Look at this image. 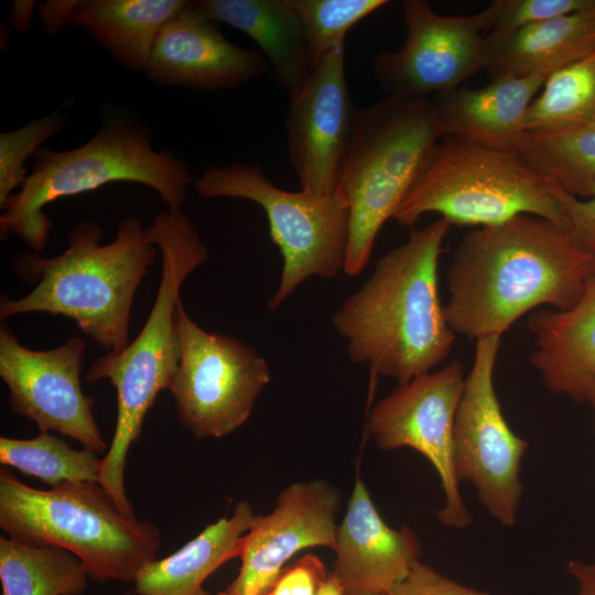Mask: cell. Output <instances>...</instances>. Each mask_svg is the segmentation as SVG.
<instances>
[{
  "mask_svg": "<svg viewBox=\"0 0 595 595\" xmlns=\"http://www.w3.org/2000/svg\"><path fill=\"white\" fill-rule=\"evenodd\" d=\"M188 0H76L68 25L84 29L123 67L144 72L156 36Z\"/></svg>",
  "mask_w": 595,
  "mask_h": 595,
  "instance_id": "obj_24",
  "label": "cell"
},
{
  "mask_svg": "<svg viewBox=\"0 0 595 595\" xmlns=\"http://www.w3.org/2000/svg\"><path fill=\"white\" fill-rule=\"evenodd\" d=\"M387 3L386 0H293L312 66L345 44L346 33L353 25Z\"/></svg>",
  "mask_w": 595,
  "mask_h": 595,
  "instance_id": "obj_29",
  "label": "cell"
},
{
  "mask_svg": "<svg viewBox=\"0 0 595 595\" xmlns=\"http://www.w3.org/2000/svg\"><path fill=\"white\" fill-rule=\"evenodd\" d=\"M345 44L325 55L292 93L285 117L288 152L301 190L336 192L358 108L345 78Z\"/></svg>",
  "mask_w": 595,
  "mask_h": 595,
  "instance_id": "obj_15",
  "label": "cell"
},
{
  "mask_svg": "<svg viewBox=\"0 0 595 595\" xmlns=\"http://www.w3.org/2000/svg\"><path fill=\"white\" fill-rule=\"evenodd\" d=\"M595 272V255L543 217L519 215L466 234L446 270L444 314L454 334L501 336L541 305L569 310Z\"/></svg>",
  "mask_w": 595,
  "mask_h": 595,
  "instance_id": "obj_1",
  "label": "cell"
},
{
  "mask_svg": "<svg viewBox=\"0 0 595 595\" xmlns=\"http://www.w3.org/2000/svg\"><path fill=\"white\" fill-rule=\"evenodd\" d=\"M202 198L249 199L264 210L270 236L283 267L279 285L268 302L278 309L309 278L334 279L344 271L349 209L336 194L313 195L275 186L258 164L209 166L194 180Z\"/></svg>",
  "mask_w": 595,
  "mask_h": 595,
  "instance_id": "obj_9",
  "label": "cell"
},
{
  "mask_svg": "<svg viewBox=\"0 0 595 595\" xmlns=\"http://www.w3.org/2000/svg\"><path fill=\"white\" fill-rule=\"evenodd\" d=\"M549 76L534 74L490 80L484 87H457L430 98L443 137L515 149L529 107Z\"/></svg>",
  "mask_w": 595,
  "mask_h": 595,
  "instance_id": "obj_19",
  "label": "cell"
},
{
  "mask_svg": "<svg viewBox=\"0 0 595 595\" xmlns=\"http://www.w3.org/2000/svg\"><path fill=\"white\" fill-rule=\"evenodd\" d=\"M162 256L155 301L138 336L118 354L97 358L85 382L107 379L117 392V419L110 446L101 457L98 484L128 517H137L125 487L128 452L141 437L148 411L169 389L181 360L176 325L180 291L186 278L206 262L208 251L191 219L180 208L160 212L145 228Z\"/></svg>",
  "mask_w": 595,
  "mask_h": 595,
  "instance_id": "obj_4",
  "label": "cell"
},
{
  "mask_svg": "<svg viewBox=\"0 0 595 595\" xmlns=\"http://www.w3.org/2000/svg\"><path fill=\"white\" fill-rule=\"evenodd\" d=\"M0 462L52 488L68 482L98 483L101 458L93 450H74L61 437L40 432L26 440L1 436Z\"/></svg>",
  "mask_w": 595,
  "mask_h": 595,
  "instance_id": "obj_28",
  "label": "cell"
},
{
  "mask_svg": "<svg viewBox=\"0 0 595 595\" xmlns=\"http://www.w3.org/2000/svg\"><path fill=\"white\" fill-rule=\"evenodd\" d=\"M86 348V340L74 336L56 348L29 349L2 322L0 377L15 414L34 422L40 432H58L99 453L107 443L94 415L95 399L80 386Z\"/></svg>",
  "mask_w": 595,
  "mask_h": 595,
  "instance_id": "obj_13",
  "label": "cell"
},
{
  "mask_svg": "<svg viewBox=\"0 0 595 595\" xmlns=\"http://www.w3.org/2000/svg\"><path fill=\"white\" fill-rule=\"evenodd\" d=\"M389 595H490L487 592L465 586L418 561L404 581Z\"/></svg>",
  "mask_w": 595,
  "mask_h": 595,
  "instance_id": "obj_33",
  "label": "cell"
},
{
  "mask_svg": "<svg viewBox=\"0 0 595 595\" xmlns=\"http://www.w3.org/2000/svg\"><path fill=\"white\" fill-rule=\"evenodd\" d=\"M219 595H221V594H219ZM268 595H269V594H268Z\"/></svg>",
  "mask_w": 595,
  "mask_h": 595,
  "instance_id": "obj_40",
  "label": "cell"
},
{
  "mask_svg": "<svg viewBox=\"0 0 595 595\" xmlns=\"http://www.w3.org/2000/svg\"><path fill=\"white\" fill-rule=\"evenodd\" d=\"M193 8L251 37L289 94L311 74L309 46L293 0H199L193 1Z\"/></svg>",
  "mask_w": 595,
  "mask_h": 595,
  "instance_id": "obj_22",
  "label": "cell"
},
{
  "mask_svg": "<svg viewBox=\"0 0 595 595\" xmlns=\"http://www.w3.org/2000/svg\"><path fill=\"white\" fill-rule=\"evenodd\" d=\"M76 0H48L36 4L39 19L48 35L58 33L68 25Z\"/></svg>",
  "mask_w": 595,
  "mask_h": 595,
  "instance_id": "obj_35",
  "label": "cell"
},
{
  "mask_svg": "<svg viewBox=\"0 0 595 595\" xmlns=\"http://www.w3.org/2000/svg\"><path fill=\"white\" fill-rule=\"evenodd\" d=\"M464 382L463 365L452 360L442 369L399 385L375 404L368 419L369 433L380 450L410 447L432 464L445 496L437 520L456 529L472 521L453 459L454 421Z\"/></svg>",
  "mask_w": 595,
  "mask_h": 595,
  "instance_id": "obj_12",
  "label": "cell"
},
{
  "mask_svg": "<svg viewBox=\"0 0 595 595\" xmlns=\"http://www.w3.org/2000/svg\"><path fill=\"white\" fill-rule=\"evenodd\" d=\"M181 360L169 388L181 424L194 436L223 437L240 428L270 382V368L253 347L207 332L176 307Z\"/></svg>",
  "mask_w": 595,
  "mask_h": 595,
  "instance_id": "obj_10",
  "label": "cell"
},
{
  "mask_svg": "<svg viewBox=\"0 0 595 595\" xmlns=\"http://www.w3.org/2000/svg\"><path fill=\"white\" fill-rule=\"evenodd\" d=\"M515 149L547 180L578 198L595 185V122L556 130L524 131Z\"/></svg>",
  "mask_w": 595,
  "mask_h": 595,
  "instance_id": "obj_26",
  "label": "cell"
},
{
  "mask_svg": "<svg viewBox=\"0 0 595 595\" xmlns=\"http://www.w3.org/2000/svg\"><path fill=\"white\" fill-rule=\"evenodd\" d=\"M0 528L8 537L52 544L75 554L89 578L133 583L158 560L162 538L150 520L126 516L95 482L41 490L0 469Z\"/></svg>",
  "mask_w": 595,
  "mask_h": 595,
  "instance_id": "obj_6",
  "label": "cell"
},
{
  "mask_svg": "<svg viewBox=\"0 0 595 595\" xmlns=\"http://www.w3.org/2000/svg\"><path fill=\"white\" fill-rule=\"evenodd\" d=\"M88 577L83 562L63 548L0 538L2 595H82Z\"/></svg>",
  "mask_w": 595,
  "mask_h": 595,
  "instance_id": "obj_25",
  "label": "cell"
},
{
  "mask_svg": "<svg viewBox=\"0 0 595 595\" xmlns=\"http://www.w3.org/2000/svg\"><path fill=\"white\" fill-rule=\"evenodd\" d=\"M105 231L95 220H84L68 232L69 246L61 255L37 252L14 259L17 277L34 289L20 299L1 296V321L33 312L63 315L97 342L107 354L129 345L132 302L158 250L137 216L117 228L115 240L101 245Z\"/></svg>",
  "mask_w": 595,
  "mask_h": 595,
  "instance_id": "obj_3",
  "label": "cell"
},
{
  "mask_svg": "<svg viewBox=\"0 0 595 595\" xmlns=\"http://www.w3.org/2000/svg\"><path fill=\"white\" fill-rule=\"evenodd\" d=\"M443 137L430 98L389 97L358 108L335 194L349 209L344 272L359 274L375 240Z\"/></svg>",
  "mask_w": 595,
  "mask_h": 595,
  "instance_id": "obj_7",
  "label": "cell"
},
{
  "mask_svg": "<svg viewBox=\"0 0 595 595\" xmlns=\"http://www.w3.org/2000/svg\"><path fill=\"white\" fill-rule=\"evenodd\" d=\"M402 7V46L382 51L372 61L375 78L387 96L431 98L482 71L485 33L476 13L442 15L425 0H405Z\"/></svg>",
  "mask_w": 595,
  "mask_h": 595,
  "instance_id": "obj_14",
  "label": "cell"
},
{
  "mask_svg": "<svg viewBox=\"0 0 595 595\" xmlns=\"http://www.w3.org/2000/svg\"><path fill=\"white\" fill-rule=\"evenodd\" d=\"M592 122H595V51L545 79L528 109L523 130H556Z\"/></svg>",
  "mask_w": 595,
  "mask_h": 595,
  "instance_id": "obj_27",
  "label": "cell"
},
{
  "mask_svg": "<svg viewBox=\"0 0 595 595\" xmlns=\"http://www.w3.org/2000/svg\"><path fill=\"white\" fill-rule=\"evenodd\" d=\"M268 66L260 50L230 43L218 23L195 11L190 1L160 30L143 73L156 86L210 91L245 85Z\"/></svg>",
  "mask_w": 595,
  "mask_h": 595,
  "instance_id": "obj_17",
  "label": "cell"
},
{
  "mask_svg": "<svg viewBox=\"0 0 595 595\" xmlns=\"http://www.w3.org/2000/svg\"><path fill=\"white\" fill-rule=\"evenodd\" d=\"M501 336L476 340L454 421L456 478L468 482L488 515L513 527L522 496L521 463L528 442L507 423L494 386Z\"/></svg>",
  "mask_w": 595,
  "mask_h": 595,
  "instance_id": "obj_11",
  "label": "cell"
},
{
  "mask_svg": "<svg viewBox=\"0 0 595 595\" xmlns=\"http://www.w3.org/2000/svg\"><path fill=\"white\" fill-rule=\"evenodd\" d=\"M428 213L476 228L534 215L566 229L549 181L521 153L450 136L434 145L393 219L412 227Z\"/></svg>",
  "mask_w": 595,
  "mask_h": 595,
  "instance_id": "obj_8",
  "label": "cell"
},
{
  "mask_svg": "<svg viewBox=\"0 0 595 595\" xmlns=\"http://www.w3.org/2000/svg\"><path fill=\"white\" fill-rule=\"evenodd\" d=\"M594 3L595 0H493L476 14L485 34H505Z\"/></svg>",
  "mask_w": 595,
  "mask_h": 595,
  "instance_id": "obj_31",
  "label": "cell"
},
{
  "mask_svg": "<svg viewBox=\"0 0 595 595\" xmlns=\"http://www.w3.org/2000/svg\"><path fill=\"white\" fill-rule=\"evenodd\" d=\"M595 51V3L505 34H485L483 68L489 80L550 76Z\"/></svg>",
  "mask_w": 595,
  "mask_h": 595,
  "instance_id": "obj_21",
  "label": "cell"
},
{
  "mask_svg": "<svg viewBox=\"0 0 595 595\" xmlns=\"http://www.w3.org/2000/svg\"><path fill=\"white\" fill-rule=\"evenodd\" d=\"M327 578L323 562L307 554L282 571L269 595H315Z\"/></svg>",
  "mask_w": 595,
  "mask_h": 595,
  "instance_id": "obj_34",
  "label": "cell"
},
{
  "mask_svg": "<svg viewBox=\"0 0 595 595\" xmlns=\"http://www.w3.org/2000/svg\"><path fill=\"white\" fill-rule=\"evenodd\" d=\"M315 595H345L338 582L329 574Z\"/></svg>",
  "mask_w": 595,
  "mask_h": 595,
  "instance_id": "obj_38",
  "label": "cell"
},
{
  "mask_svg": "<svg viewBox=\"0 0 595 595\" xmlns=\"http://www.w3.org/2000/svg\"><path fill=\"white\" fill-rule=\"evenodd\" d=\"M339 490L323 479L293 483L278 496L269 515H256L242 537L241 567L221 595H268L284 563L311 547L337 544Z\"/></svg>",
  "mask_w": 595,
  "mask_h": 595,
  "instance_id": "obj_16",
  "label": "cell"
},
{
  "mask_svg": "<svg viewBox=\"0 0 595 595\" xmlns=\"http://www.w3.org/2000/svg\"><path fill=\"white\" fill-rule=\"evenodd\" d=\"M112 182L147 185L169 208H180L194 180L187 164L171 150L153 149L150 132L137 120L105 119L98 132L76 149L35 151L24 185L1 207V239L14 234L39 253L54 226L43 212L47 204Z\"/></svg>",
  "mask_w": 595,
  "mask_h": 595,
  "instance_id": "obj_5",
  "label": "cell"
},
{
  "mask_svg": "<svg viewBox=\"0 0 595 595\" xmlns=\"http://www.w3.org/2000/svg\"><path fill=\"white\" fill-rule=\"evenodd\" d=\"M589 403L594 412V423H595V379L589 385L586 396L585 403Z\"/></svg>",
  "mask_w": 595,
  "mask_h": 595,
  "instance_id": "obj_39",
  "label": "cell"
},
{
  "mask_svg": "<svg viewBox=\"0 0 595 595\" xmlns=\"http://www.w3.org/2000/svg\"><path fill=\"white\" fill-rule=\"evenodd\" d=\"M33 0H14L10 13V21L17 32H26L32 24Z\"/></svg>",
  "mask_w": 595,
  "mask_h": 595,
  "instance_id": "obj_37",
  "label": "cell"
},
{
  "mask_svg": "<svg viewBox=\"0 0 595 595\" xmlns=\"http://www.w3.org/2000/svg\"><path fill=\"white\" fill-rule=\"evenodd\" d=\"M67 120L66 112L54 111L18 129L0 133V207L8 202L13 190L24 185L29 176L24 167L26 159L45 140L56 134Z\"/></svg>",
  "mask_w": 595,
  "mask_h": 595,
  "instance_id": "obj_30",
  "label": "cell"
},
{
  "mask_svg": "<svg viewBox=\"0 0 595 595\" xmlns=\"http://www.w3.org/2000/svg\"><path fill=\"white\" fill-rule=\"evenodd\" d=\"M334 551L331 575L345 595H389L420 561L421 543L408 526L392 529L382 520L357 478Z\"/></svg>",
  "mask_w": 595,
  "mask_h": 595,
  "instance_id": "obj_18",
  "label": "cell"
},
{
  "mask_svg": "<svg viewBox=\"0 0 595 595\" xmlns=\"http://www.w3.org/2000/svg\"><path fill=\"white\" fill-rule=\"evenodd\" d=\"M250 504L239 501L230 517L207 526L171 555L144 565L133 582L136 595H210L203 582L241 552L242 537L255 518Z\"/></svg>",
  "mask_w": 595,
  "mask_h": 595,
  "instance_id": "obj_23",
  "label": "cell"
},
{
  "mask_svg": "<svg viewBox=\"0 0 595 595\" xmlns=\"http://www.w3.org/2000/svg\"><path fill=\"white\" fill-rule=\"evenodd\" d=\"M450 226L440 218L412 230L332 316L350 359L398 385L430 372L454 343L437 290L439 259Z\"/></svg>",
  "mask_w": 595,
  "mask_h": 595,
  "instance_id": "obj_2",
  "label": "cell"
},
{
  "mask_svg": "<svg viewBox=\"0 0 595 595\" xmlns=\"http://www.w3.org/2000/svg\"><path fill=\"white\" fill-rule=\"evenodd\" d=\"M549 185L560 205L566 229L584 249L595 255V185L588 198L569 194L551 181Z\"/></svg>",
  "mask_w": 595,
  "mask_h": 595,
  "instance_id": "obj_32",
  "label": "cell"
},
{
  "mask_svg": "<svg viewBox=\"0 0 595 595\" xmlns=\"http://www.w3.org/2000/svg\"><path fill=\"white\" fill-rule=\"evenodd\" d=\"M566 571L576 582V595H595V555L589 562L570 560Z\"/></svg>",
  "mask_w": 595,
  "mask_h": 595,
  "instance_id": "obj_36",
  "label": "cell"
},
{
  "mask_svg": "<svg viewBox=\"0 0 595 595\" xmlns=\"http://www.w3.org/2000/svg\"><path fill=\"white\" fill-rule=\"evenodd\" d=\"M536 348L530 361L552 393L585 403L595 379V272L569 310L541 309L527 317Z\"/></svg>",
  "mask_w": 595,
  "mask_h": 595,
  "instance_id": "obj_20",
  "label": "cell"
}]
</instances>
